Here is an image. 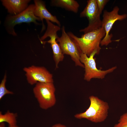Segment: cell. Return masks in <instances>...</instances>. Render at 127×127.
<instances>
[{"label": "cell", "instance_id": "cell-1", "mask_svg": "<svg viewBox=\"0 0 127 127\" xmlns=\"http://www.w3.org/2000/svg\"><path fill=\"white\" fill-rule=\"evenodd\" d=\"M79 48L82 53L88 57L94 52L99 54L101 48L100 45L105 36L106 32L102 27L84 33L78 37L71 32L67 33Z\"/></svg>", "mask_w": 127, "mask_h": 127}, {"label": "cell", "instance_id": "cell-2", "mask_svg": "<svg viewBox=\"0 0 127 127\" xmlns=\"http://www.w3.org/2000/svg\"><path fill=\"white\" fill-rule=\"evenodd\" d=\"M89 99L90 104L89 108L85 111L75 115L74 117L78 119H86L95 123L103 122L108 116V103L94 95L90 96Z\"/></svg>", "mask_w": 127, "mask_h": 127}, {"label": "cell", "instance_id": "cell-3", "mask_svg": "<svg viewBox=\"0 0 127 127\" xmlns=\"http://www.w3.org/2000/svg\"><path fill=\"white\" fill-rule=\"evenodd\" d=\"M55 90L53 83L38 82L35 84L33 92L41 108L47 110L55 105Z\"/></svg>", "mask_w": 127, "mask_h": 127}, {"label": "cell", "instance_id": "cell-4", "mask_svg": "<svg viewBox=\"0 0 127 127\" xmlns=\"http://www.w3.org/2000/svg\"><path fill=\"white\" fill-rule=\"evenodd\" d=\"M46 21L47 24L46 30L44 35L39 39L42 44H44L48 43L50 44L56 68H57L59 63L63 60L64 57V54L57 41L59 37L57 32L60 30V28L49 20H46Z\"/></svg>", "mask_w": 127, "mask_h": 127}, {"label": "cell", "instance_id": "cell-5", "mask_svg": "<svg viewBox=\"0 0 127 127\" xmlns=\"http://www.w3.org/2000/svg\"><path fill=\"white\" fill-rule=\"evenodd\" d=\"M35 8L34 4H31L25 10L19 14L14 15L9 14L7 16L5 19L4 25L8 33L13 36H16L14 27L16 25L23 23L32 22L36 25L39 24L37 21L40 20L34 15Z\"/></svg>", "mask_w": 127, "mask_h": 127}, {"label": "cell", "instance_id": "cell-6", "mask_svg": "<svg viewBox=\"0 0 127 127\" xmlns=\"http://www.w3.org/2000/svg\"><path fill=\"white\" fill-rule=\"evenodd\" d=\"M97 54L96 52H93L89 56L82 52L80 54V60L84 65L85 73L84 79L89 81L93 78L102 79L107 74L113 71L117 68L115 66L105 70L98 69L94 57Z\"/></svg>", "mask_w": 127, "mask_h": 127}, {"label": "cell", "instance_id": "cell-7", "mask_svg": "<svg viewBox=\"0 0 127 127\" xmlns=\"http://www.w3.org/2000/svg\"><path fill=\"white\" fill-rule=\"evenodd\" d=\"M62 34L57 41L64 54L69 55L74 62L75 65L84 68V65L80 60V54L82 52L73 40L65 31V27L61 28Z\"/></svg>", "mask_w": 127, "mask_h": 127}, {"label": "cell", "instance_id": "cell-8", "mask_svg": "<svg viewBox=\"0 0 127 127\" xmlns=\"http://www.w3.org/2000/svg\"><path fill=\"white\" fill-rule=\"evenodd\" d=\"M86 6L80 14V17H86L89 21L88 26L79 31L84 33L97 29L101 27L102 20L97 4V0H89Z\"/></svg>", "mask_w": 127, "mask_h": 127}, {"label": "cell", "instance_id": "cell-9", "mask_svg": "<svg viewBox=\"0 0 127 127\" xmlns=\"http://www.w3.org/2000/svg\"><path fill=\"white\" fill-rule=\"evenodd\" d=\"M119 10L118 7L115 6L110 12H108L106 10L104 11L101 27L104 29L106 35L101 41V46H107L112 42L111 39L113 35L109 33L115 23L118 20H123L127 17V15L126 14H119Z\"/></svg>", "mask_w": 127, "mask_h": 127}, {"label": "cell", "instance_id": "cell-10", "mask_svg": "<svg viewBox=\"0 0 127 127\" xmlns=\"http://www.w3.org/2000/svg\"><path fill=\"white\" fill-rule=\"evenodd\" d=\"M28 83L31 85L37 83H53L52 75L45 67L32 65L23 69Z\"/></svg>", "mask_w": 127, "mask_h": 127}, {"label": "cell", "instance_id": "cell-11", "mask_svg": "<svg viewBox=\"0 0 127 127\" xmlns=\"http://www.w3.org/2000/svg\"><path fill=\"white\" fill-rule=\"evenodd\" d=\"M35 8L34 15L39 18L42 22V28L41 32L45 29L43 20H49L52 22L56 23L57 25L60 26V23L56 16L52 15L47 9L44 2L40 0H34Z\"/></svg>", "mask_w": 127, "mask_h": 127}, {"label": "cell", "instance_id": "cell-12", "mask_svg": "<svg viewBox=\"0 0 127 127\" xmlns=\"http://www.w3.org/2000/svg\"><path fill=\"white\" fill-rule=\"evenodd\" d=\"M30 0H2L3 5L10 15H17L25 10L28 7Z\"/></svg>", "mask_w": 127, "mask_h": 127}, {"label": "cell", "instance_id": "cell-13", "mask_svg": "<svg viewBox=\"0 0 127 127\" xmlns=\"http://www.w3.org/2000/svg\"><path fill=\"white\" fill-rule=\"evenodd\" d=\"M51 4L53 6L61 7L75 13L78 12L79 5L74 0H52Z\"/></svg>", "mask_w": 127, "mask_h": 127}, {"label": "cell", "instance_id": "cell-14", "mask_svg": "<svg viewBox=\"0 0 127 127\" xmlns=\"http://www.w3.org/2000/svg\"><path fill=\"white\" fill-rule=\"evenodd\" d=\"M17 114L10 112L8 111L4 114H3L2 112H0V123L6 122L8 124L9 126L16 125L17 123L16 118Z\"/></svg>", "mask_w": 127, "mask_h": 127}, {"label": "cell", "instance_id": "cell-15", "mask_svg": "<svg viewBox=\"0 0 127 127\" xmlns=\"http://www.w3.org/2000/svg\"><path fill=\"white\" fill-rule=\"evenodd\" d=\"M7 75L5 73L0 84V99L6 94H13V92L7 90L5 87Z\"/></svg>", "mask_w": 127, "mask_h": 127}, {"label": "cell", "instance_id": "cell-16", "mask_svg": "<svg viewBox=\"0 0 127 127\" xmlns=\"http://www.w3.org/2000/svg\"><path fill=\"white\" fill-rule=\"evenodd\" d=\"M114 127H127V112L120 116L118 123L115 125Z\"/></svg>", "mask_w": 127, "mask_h": 127}, {"label": "cell", "instance_id": "cell-17", "mask_svg": "<svg viewBox=\"0 0 127 127\" xmlns=\"http://www.w3.org/2000/svg\"><path fill=\"white\" fill-rule=\"evenodd\" d=\"M109 1L108 0H97V7L100 15L105 6Z\"/></svg>", "mask_w": 127, "mask_h": 127}, {"label": "cell", "instance_id": "cell-18", "mask_svg": "<svg viewBox=\"0 0 127 127\" xmlns=\"http://www.w3.org/2000/svg\"><path fill=\"white\" fill-rule=\"evenodd\" d=\"M51 127H67L65 126L60 123H57L54 124Z\"/></svg>", "mask_w": 127, "mask_h": 127}, {"label": "cell", "instance_id": "cell-19", "mask_svg": "<svg viewBox=\"0 0 127 127\" xmlns=\"http://www.w3.org/2000/svg\"><path fill=\"white\" fill-rule=\"evenodd\" d=\"M0 127H5V124L4 122L0 123Z\"/></svg>", "mask_w": 127, "mask_h": 127}, {"label": "cell", "instance_id": "cell-20", "mask_svg": "<svg viewBox=\"0 0 127 127\" xmlns=\"http://www.w3.org/2000/svg\"><path fill=\"white\" fill-rule=\"evenodd\" d=\"M8 127H20L17 126L16 125L13 126H8Z\"/></svg>", "mask_w": 127, "mask_h": 127}]
</instances>
